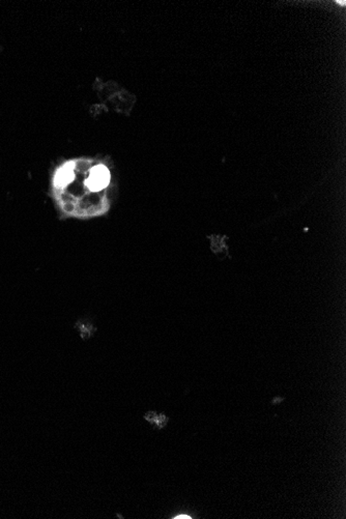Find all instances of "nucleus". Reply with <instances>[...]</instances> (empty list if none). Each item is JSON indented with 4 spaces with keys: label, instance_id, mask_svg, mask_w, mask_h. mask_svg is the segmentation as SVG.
I'll list each match as a JSON object with an SVG mask.
<instances>
[{
    "label": "nucleus",
    "instance_id": "f257e3e1",
    "mask_svg": "<svg viewBox=\"0 0 346 519\" xmlns=\"http://www.w3.org/2000/svg\"><path fill=\"white\" fill-rule=\"evenodd\" d=\"M144 419L149 421L151 424L157 426L159 429L165 427L168 422V417H166L163 414H158L156 412H149L146 416H144Z\"/></svg>",
    "mask_w": 346,
    "mask_h": 519
},
{
    "label": "nucleus",
    "instance_id": "f03ea898",
    "mask_svg": "<svg viewBox=\"0 0 346 519\" xmlns=\"http://www.w3.org/2000/svg\"><path fill=\"white\" fill-rule=\"evenodd\" d=\"M173 518H176V519H190V518H192V517H191V516H189V515H179V516H177V517H173Z\"/></svg>",
    "mask_w": 346,
    "mask_h": 519
}]
</instances>
